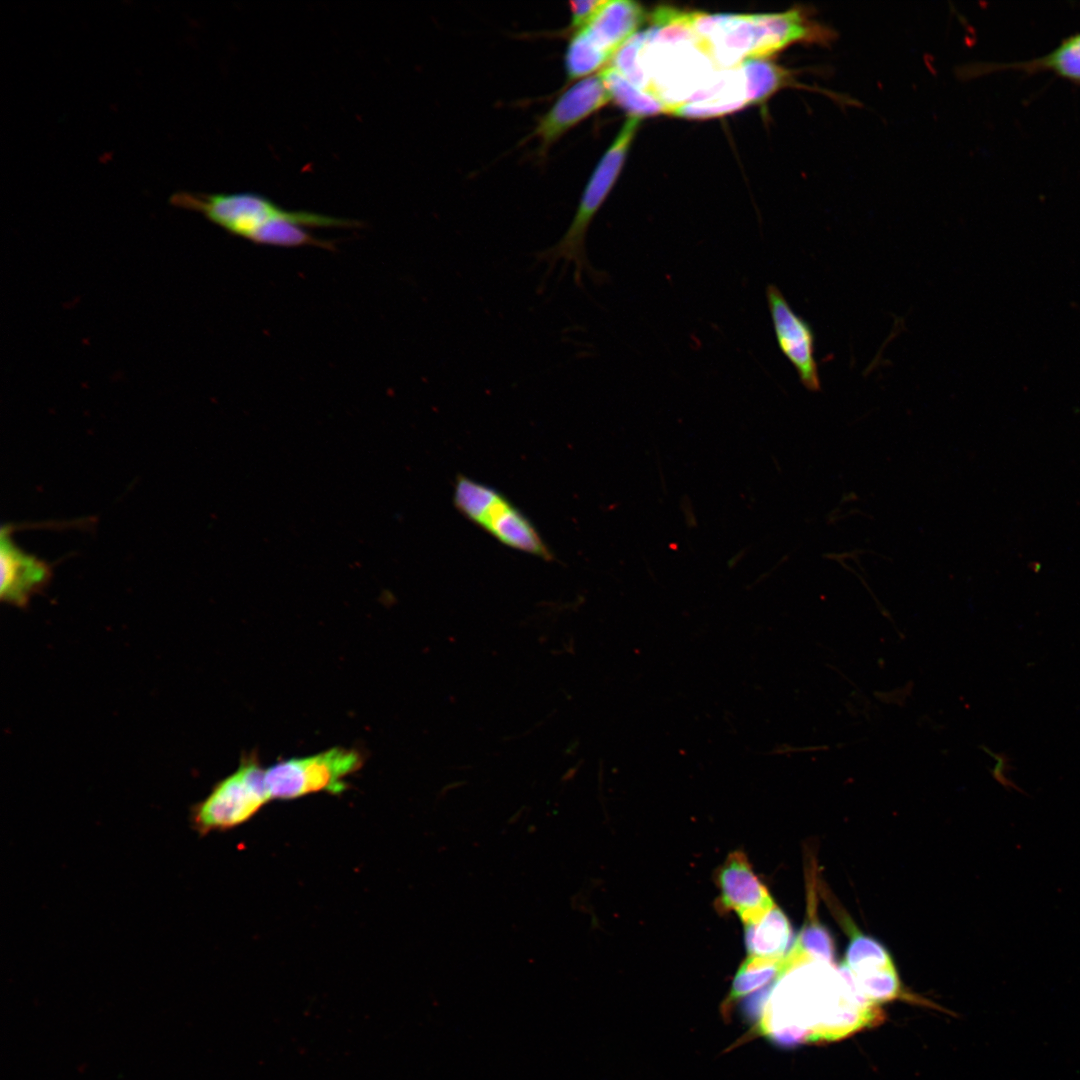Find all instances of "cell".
I'll list each match as a JSON object with an SVG mask.
<instances>
[{"mask_svg": "<svg viewBox=\"0 0 1080 1080\" xmlns=\"http://www.w3.org/2000/svg\"><path fill=\"white\" fill-rule=\"evenodd\" d=\"M646 17L644 8L628 0L605 1L581 29L613 58Z\"/></svg>", "mask_w": 1080, "mask_h": 1080, "instance_id": "obj_13", "label": "cell"}, {"mask_svg": "<svg viewBox=\"0 0 1080 1080\" xmlns=\"http://www.w3.org/2000/svg\"><path fill=\"white\" fill-rule=\"evenodd\" d=\"M362 764L358 751L333 747L302 758L282 760L265 769V785L270 800H292L315 792L338 794L346 789L344 779Z\"/></svg>", "mask_w": 1080, "mask_h": 1080, "instance_id": "obj_5", "label": "cell"}, {"mask_svg": "<svg viewBox=\"0 0 1080 1080\" xmlns=\"http://www.w3.org/2000/svg\"><path fill=\"white\" fill-rule=\"evenodd\" d=\"M1006 70L1032 76L1052 72L1058 77L1080 86V32L1069 35L1049 53L1024 61L1006 63H975L961 69V75L974 78Z\"/></svg>", "mask_w": 1080, "mask_h": 1080, "instance_id": "obj_12", "label": "cell"}, {"mask_svg": "<svg viewBox=\"0 0 1080 1080\" xmlns=\"http://www.w3.org/2000/svg\"><path fill=\"white\" fill-rule=\"evenodd\" d=\"M611 58L612 56L602 50L585 30L580 29L572 33L564 57L566 83L588 77Z\"/></svg>", "mask_w": 1080, "mask_h": 1080, "instance_id": "obj_17", "label": "cell"}, {"mask_svg": "<svg viewBox=\"0 0 1080 1080\" xmlns=\"http://www.w3.org/2000/svg\"><path fill=\"white\" fill-rule=\"evenodd\" d=\"M611 101L600 73L583 78L556 99L538 119L530 138L538 141V154L550 148L569 130Z\"/></svg>", "mask_w": 1080, "mask_h": 1080, "instance_id": "obj_8", "label": "cell"}, {"mask_svg": "<svg viewBox=\"0 0 1080 1080\" xmlns=\"http://www.w3.org/2000/svg\"><path fill=\"white\" fill-rule=\"evenodd\" d=\"M453 503L466 519L501 544L544 560L553 558L530 519L497 489L458 475Z\"/></svg>", "mask_w": 1080, "mask_h": 1080, "instance_id": "obj_3", "label": "cell"}, {"mask_svg": "<svg viewBox=\"0 0 1080 1080\" xmlns=\"http://www.w3.org/2000/svg\"><path fill=\"white\" fill-rule=\"evenodd\" d=\"M721 912L734 911L745 925L759 921L775 903L742 851L726 858L716 874Z\"/></svg>", "mask_w": 1080, "mask_h": 1080, "instance_id": "obj_9", "label": "cell"}, {"mask_svg": "<svg viewBox=\"0 0 1080 1080\" xmlns=\"http://www.w3.org/2000/svg\"><path fill=\"white\" fill-rule=\"evenodd\" d=\"M749 104L740 67L723 69L691 98L670 109L668 114L683 118H709L731 113Z\"/></svg>", "mask_w": 1080, "mask_h": 1080, "instance_id": "obj_11", "label": "cell"}, {"mask_svg": "<svg viewBox=\"0 0 1080 1080\" xmlns=\"http://www.w3.org/2000/svg\"><path fill=\"white\" fill-rule=\"evenodd\" d=\"M639 117L629 116L610 147L595 167L580 198L574 217L562 235L552 246L536 252L538 263L547 265L548 272L560 262L566 267L573 265V279L582 285L584 274H598L590 265L586 254V235L595 215L602 207L624 164L631 142L640 124Z\"/></svg>", "mask_w": 1080, "mask_h": 1080, "instance_id": "obj_2", "label": "cell"}, {"mask_svg": "<svg viewBox=\"0 0 1080 1080\" xmlns=\"http://www.w3.org/2000/svg\"><path fill=\"white\" fill-rule=\"evenodd\" d=\"M173 205L199 212L225 231L252 241L264 227L283 219L294 218L301 211H290L270 199L251 192L239 193H174Z\"/></svg>", "mask_w": 1080, "mask_h": 1080, "instance_id": "obj_6", "label": "cell"}, {"mask_svg": "<svg viewBox=\"0 0 1080 1080\" xmlns=\"http://www.w3.org/2000/svg\"><path fill=\"white\" fill-rule=\"evenodd\" d=\"M264 776L265 769L256 758L242 760L234 773L217 782L207 797L191 807L192 829L205 836L247 822L270 800Z\"/></svg>", "mask_w": 1080, "mask_h": 1080, "instance_id": "obj_4", "label": "cell"}, {"mask_svg": "<svg viewBox=\"0 0 1080 1080\" xmlns=\"http://www.w3.org/2000/svg\"><path fill=\"white\" fill-rule=\"evenodd\" d=\"M793 968L788 954L782 958L749 957L740 966L728 997V1003L738 1000L780 979Z\"/></svg>", "mask_w": 1080, "mask_h": 1080, "instance_id": "obj_16", "label": "cell"}, {"mask_svg": "<svg viewBox=\"0 0 1080 1080\" xmlns=\"http://www.w3.org/2000/svg\"><path fill=\"white\" fill-rule=\"evenodd\" d=\"M854 977L895 967L887 950L876 940L852 929L843 962Z\"/></svg>", "mask_w": 1080, "mask_h": 1080, "instance_id": "obj_18", "label": "cell"}, {"mask_svg": "<svg viewBox=\"0 0 1080 1080\" xmlns=\"http://www.w3.org/2000/svg\"><path fill=\"white\" fill-rule=\"evenodd\" d=\"M766 299L778 347L796 370L801 384L811 392L821 390L815 358V333L810 323L798 315L774 285L766 288Z\"/></svg>", "mask_w": 1080, "mask_h": 1080, "instance_id": "obj_7", "label": "cell"}, {"mask_svg": "<svg viewBox=\"0 0 1080 1080\" xmlns=\"http://www.w3.org/2000/svg\"><path fill=\"white\" fill-rule=\"evenodd\" d=\"M600 75L611 100H614L631 116L642 118L669 112V106L666 103L633 85L611 65L602 69Z\"/></svg>", "mask_w": 1080, "mask_h": 1080, "instance_id": "obj_15", "label": "cell"}, {"mask_svg": "<svg viewBox=\"0 0 1080 1080\" xmlns=\"http://www.w3.org/2000/svg\"><path fill=\"white\" fill-rule=\"evenodd\" d=\"M1 587L3 602L25 606L30 598L42 590L51 577L47 563L18 548L10 537V529L3 527L0 540Z\"/></svg>", "mask_w": 1080, "mask_h": 1080, "instance_id": "obj_10", "label": "cell"}, {"mask_svg": "<svg viewBox=\"0 0 1080 1080\" xmlns=\"http://www.w3.org/2000/svg\"><path fill=\"white\" fill-rule=\"evenodd\" d=\"M689 25L698 47L717 69H731L747 59H764L805 37V24L794 9L766 14H707L690 11Z\"/></svg>", "mask_w": 1080, "mask_h": 1080, "instance_id": "obj_1", "label": "cell"}, {"mask_svg": "<svg viewBox=\"0 0 1080 1080\" xmlns=\"http://www.w3.org/2000/svg\"><path fill=\"white\" fill-rule=\"evenodd\" d=\"M793 948L811 960L834 964V942L828 930L812 919L803 927Z\"/></svg>", "mask_w": 1080, "mask_h": 1080, "instance_id": "obj_20", "label": "cell"}, {"mask_svg": "<svg viewBox=\"0 0 1080 1080\" xmlns=\"http://www.w3.org/2000/svg\"><path fill=\"white\" fill-rule=\"evenodd\" d=\"M604 2L605 0L570 1L571 21L569 30L574 33L583 28Z\"/></svg>", "mask_w": 1080, "mask_h": 1080, "instance_id": "obj_21", "label": "cell"}, {"mask_svg": "<svg viewBox=\"0 0 1080 1080\" xmlns=\"http://www.w3.org/2000/svg\"><path fill=\"white\" fill-rule=\"evenodd\" d=\"M792 939L786 915L776 905L759 921L745 925V943L749 955L782 958Z\"/></svg>", "mask_w": 1080, "mask_h": 1080, "instance_id": "obj_14", "label": "cell"}, {"mask_svg": "<svg viewBox=\"0 0 1080 1080\" xmlns=\"http://www.w3.org/2000/svg\"><path fill=\"white\" fill-rule=\"evenodd\" d=\"M647 36V30L634 34L617 50L611 63L629 82L645 92H649L650 83L642 69L640 53Z\"/></svg>", "mask_w": 1080, "mask_h": 1080, "instance_id": "obj_19", "label": "cell"}]
</instances>
